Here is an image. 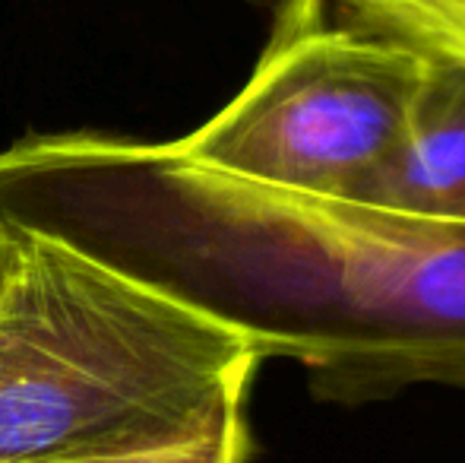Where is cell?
Returning a JSON list of instances; mask_svg holds the SVG:
<instances>
[{
  "label": "cell",
  "mask_w": 465,
  "mask_h": 463,
  "mask_svg": "<svg viewBox=\"0 0 465 463\" xmlns=\"http://www.w3.org/2000/svg\"><path fill=\"white\" fill-rule=\"evenodd\" d=\"M0 223L80 254L301 365L323 403L465 390V223L285 191L98 134L0 149Z\"/></svg>",
  "instance_id": "obj_1"
},
{
  "label": "cell",
  "mask_w": 465,
  "mask_h": 463,
  "mask_svg": "<svg viewBox=\"0 0 465 463\" xmlns=\"http://www.w3.org/2000/svg\"><path fill=\"white\" fill-rule=\"evenodd\" d=\"M349 200L465 223V70L428 61L396 146Z\"/></svg>",
  "instance_id": "obj_4"
},
{
  "label": "cell",
  "mask_w": 465,
  "mask_h": 463,
  "mask_svg": "<svg viewBox=\"0 0 465 463\" xmlns=\"http://www.w3.org/2000/svg\"><path fill=\"white\" fill-rule=\"evenodd\" d=\"M345 29L465 70V0H326Z\"/></svg>",
  "instance_id": "obj_5"
},
{
  "label": "cell",
  "mask_w": 465,
  "mask_h": 463,
  "mask_svg": "<svg viewBox=\"0 0 465 463\" xmlns=\"http://www.w3.org/2000/svg\"><path fill=\"white\" fill-rule=\"evenodd\" d=\"M251 454V432L244 413L228 419L225 426L213 428L184 445L155 448L140 454H114V458H76V460H23V463H247Z\"/></svg>",
  "instance_id": "obj_6"
},
{
  "label": "cell",
  "mask_w": 465,
  "mask_h": 463,
  "mask_svg": "<svg viewBox=\"0 0 465 463\" xmlns=\"http://www.w3.org/2000/svg\"><path fill=\"white\" fill-rule=\"evenodd\" d=\"M260 362L215 317L0 223V463L184 445L244 413Z\"/></svg>",
  "instance_id": "obj_2"
},
{
  "label": "cell",
  "mask_w": 465,
  "mask_h": 463,
  "mask_svg": "<svg viewBox=\"0 0 465 463\" xmlns=\"http://www.w3.org/2000/svg\"><path fill=\"white\" fill-rule=\"evenodd\" d=\"M424 67L399 45L326 25V0H282L247 86L172 146L232 178L349 197L396 146Z\"/></svg>",
  "instance_id": "obj_3"
}]
</instances>
